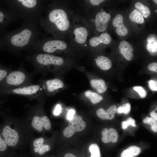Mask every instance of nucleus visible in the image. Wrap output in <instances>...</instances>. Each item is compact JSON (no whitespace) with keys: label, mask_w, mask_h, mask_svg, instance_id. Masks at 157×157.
I'll list each match as a JSON object with an SVG mask.
<instances>
[{"label":"nucleus","mask_w":157,"mask_h":157,"mask_svg":"<svg viewBox=\"0 0 157 157\" xmlns=\"http://www.w3.org/2000/svg\"><path fill=\"white\" fill-rule=\"evenodd\" d=\"M37 23L24 22L21 27L10 33L8 50L19 56L21 51L30 52L40 42Z\"/></svg>","instance_id":"1"},{"label":"nucleus","mask_w":157,"mask_h":157,"mask_svg":"<svg viewBox=\"0 0 157 157\" xmlns=\"http://www.w3.org/2000/svg\"><path fill=\"white\" fill-rule=\"evenodd\" d=\"M26 59L33 65L37 73L55 72L57 67L64 63L63 59L60 57L35 52H30Z\"/></svg>","instance_id":"2"},{"label":"nucleus","mask_w":157,"mask_h":157,"mask_svg":"<svg viewBox=\"0 0 157 157\" xmlns=\"http://www.w3.org/2000/svg\"><path fill=\"white\" fill-rule=\"evenodd\" d=\"M10 10L24 22L37 23L40 13V4L37 0H17L10 1Z\"/></svg>","instance_id":"3"},{"label":"nucleus","mask_w":157,"mask_h":157,"mask_svg":"<svg viewBox=\"0 0 157 157\" xmlns=\"http://www.w3.org/2000/svg\"><path fill=\"white\" fill-rule=\"evenodd\" d=\"M36 74L34 70L31 72H27L23 64H21L18 69L10 71L0 83V92L32 84L33 79Z\"/></svg>","instance_id":"4"},{"label":"nucleus","mask_w":157,"mask_h":157,"mask_svg":"<svg viewBox=\"0 0 157 157\" xmlns=\"http://www.w3.org/2000/svg\"><path fill=\"white\" fill-rule=\"evenodd\" d=\"M41 86L39 84H32L23 87L4 91L0 94L8 96L10 94H14L26 96L30 99L41 100L44 97V94Z\"/></svg>","instance_id":"5"},{"label":"nucleus","mask_w":157,"mask_h":157,"mask_svg":"<svg viewBox=\"0 0 157 157\" xmlns=\"http://www.w3.org/2000/svg\"><path fill=\"white\" fill-rule=\"evenodd\" d=\"M49 23L60 31L67 30L69 26V21L67 15L63 10L55 8L51 11L48 16Z\"/></svg>","instance_id":"6"},{"label":"nucleus","mask_w":157,"mask_h":157,"mask_svg":"<svg viewBox=\"0 0 157 157\" xmlns=\"http://www.w3.org/2000/svg\"><path fill=\"white\" fill-rule=\"evenodd\" d=\"M67 47V44L63 41L59 40H50L46 42L42 45H37L32 50L33 52H42L48 54L55 53L58 50L65 49Z\"/></svg>","instance_id":"7"},{"label":"nucleus","mask_w":157,"mask_h":157,"mask_svg":"<svg viewBox=\"0 0 157 157\" xmlns=\"http://www.w3.org/2000/svg\"><path fill=\"white\" fill-rule=\"evenodd\" d=\"M86 127V123L79 115L74 116L69 120L68 126L64 129L63 134L67 138L71 137L76 132L83 130Z\"/></svg>","instance_id":"8"},{"label":"nucleus","mask_w":157,"mask_h":157,"mask_svg":"<svg viewBox=\"0 0 157 157\" xmlns=\"http://www.w3.org/2000/svg\"><path fill=\"white\" fill-rule=\"evenodd\" d=\"M39 84L46 95L49 96L53 95L59 88H63L64 85L63 82L58 78L46 80H41Z\"/></svg>","instance_id":"9"},{"label":"nucleus","mask_w":157,"mask_h":157,"mask_svg":"<svg viewBox=\"0 0 157 157\" xmlns=\"http://www.w3.org/2000/svg\"><path fill=\"white\" fill-rule=\"evenodd\" d=\"M1 135L8 146H15L17 144L19 140L18 133L9 126L6 125L3 127Z\"/></svg>","instance_id":"10"},{"label":"nucleus","mask_w":157,"mask_h":157,"mask_svg":"<svg viewBox=\"0 0 157 157\" xmlns=\"http://www.w3.org/2000/svg\"><path fill=\"white\" fill-rule=\"evenodd\" d=\"M110 18V15L104 11H100L97 13L94 21L97 30L100 32L105 31Z\"/></svg>","instance_id":"11"},{"label":"nucleus","mask_w":157,"mask_h":157,"mask_svg":"<svg viewBox=\"0 0 157 157\" xmlns=\"http://www.w3.org/2000/svg\"><path fill=\"white\" fill-rule=\"evenodd\" d=\"M32 125L35 129L41 131L43 127L47 130H49L51 127V123L48 117L46 116L40 117L34 116L32 122Z\"/></svg>","instance_id":"12"},{"label":"nucleus","mask_w":157,"mask_h":157,"mask_svg":"<svg viewBox=\"0 0 157 157\" xmlns=\"http://www.w3.org/2000/svg\"><path fill=\"white\" fill-rule=\"evenodd\" d=\"M101 134L102 140L104 143H115L117 141L118 134L116 130L113 128H110L109 129L107 128L104 129L102 130Z\"/></svg>","instance_id":"13"},{"label":"nucleus","mask_w":157,"mask_h":157,"mask_svg":"<svg viewBox=\"0 0 157 157\" xmlns=\"http://www.w3.org/2000/svg\"><path fill=\"white\" fill-rule=\"evenodd\" d=\"M116 112V106L113 105L106 110L103 108L98 109L96 111V114L97 116L102 120H111L114 118L115 114Z\"/></svg>","instance_id":"14"},{"label":"nucleus","mask_w":157,"mask_h":157,"mask_svg":"<svg viewBox=\"0 0 157 157\" xmlns=\"http://www.w3.org/2000/svg\"><path fill=\"white\" fill-rule=\"evenodd\" d=\"M123 19L122 16L120 14L117 15L113 21V25L116 27L117 33L121 36L126 35L128 32L127 28L123 24Z\"/></svg>","instance_id":"15"},{"label":"nucleus","mask_w":157,"mask_h":157,"mask_svg":"<svg viewBox=\"0 0 157 157\" xmlns=\"http://www.w3.org/2000/svg\"><path fill=\"white\" fill-rule=\"evenodd\" d=\"M119 49L121 53L127 60L130 61L133 57V49L132 46L128 42L124 40L120 42Z\"/></svg>","instance_id":"16"},{"label":"nucleus","mask_w":157,"mask_h":157,"mask_svg":"<svg viewBox=\"0 0 157 157\" xmlns=\"http://www.w3.org/2000/svg\"><path fill=\"white\" fill-rule=\"evenodd\" d=\"M111 41V38L109 34L105 33H101L99 36L91 38L90 40V45L93 47L98 45L101 43L107 44Z\"/></svg>","instance_id":"17"},{"label":"nucleus","mask_w":157,"mask_h":157,"mask_svg":"<svg viewBox=\"0 0 157 157\" xmlns=\"http://www.w3.org/2000/svg\"><path fill=\"white\" fill-rule=\"evenodd\" d=\"M148 43L147 49L151 56H155L157 55V36L154 34H151L147 37Z\"/></svg>","instance_id":"18"},{"label":"nucleus","mask_w":157,"mask_h":157,"mask_svg":"<svg viewBox=\"0 0 157 157\" xmlns=\"http://www.w3.org/2000/svg\"><path fill=\"white\" fill-rule=\"evenodd\" d=\"M44 139L42 138L36 139L34 141L33 146L34 147V150L35 152H38L39 154L42 155L50 150V146L48 144H44Z\"/></svg>","instance_id":"19"},{"label":"nucleus","mask_w":157,"mask_h":157,"mask_svg":"<svg viewBox=\"0 0 157 157\" xmlns=\"http://www.w3.org/2000/svg\"><path fill=\"white\" fill-rule=\"evenodd\" d=\"M76 41L79 44H83L86 41L88 35V31L85 27H80L74 31Z\"/></svg>","instance_id":"20"},{"label":"nucleus","mask_w":157,"mask_h":157,"mask_svg":"<svg viewBox=\"0 0 157 157\" xmlns=\"http://www.w3.org/2000/svg\"><path fill=\"white\" fill-rule=\"evenodd\" d=\"M92 87L95 89L99 93L105 92L107 89L105 81L102 79H93L90 81Z\"/></svg>","instance_id":"21"},{"label":"nucleus","mask_w":157,"mask_h":157,"mask_svg":"<svg viewBox=\"0 0 157 157\" xmlns=\"http://www.w3.org/2000/svg\"><path fill=\"white\" fill-rule=\"evenodd\" d=\"M97 65L101 69L105 70H108L111 67L112 63L108 57L100 56L95 59Z\"/></svg>","instance_id":"22"},{"label":"nucleus","mask_w":157,"mask_h":157,"mask_svg":"<svg viewBox=\"0 0 157 157\" xmlns=\"http://www.w3.org/2000/svg\"><path fill=\"white\" fill-rule=\"evenodd\" d=\"M141 151L140 148L138 146H130L122 151L120 157H135L139 154Z\"/></svg>","instance_id":"23"},{"label":"nucleus","mask_w":157,"mask_h":157,"mask_svg":"<svg viewBox=\"0 0 157 157\" xmlns=\"http://www.w3.org/2000/svg\"><path fill=\"white\" fill-rule=\"evenodd\" d=\"M85 95L94 104L99 103L103 99L101 96L97 93L92 92L90 90L85 91Z\"/></svg>","instance_id":"24"},{"label":"nucleus","mask_w":157,"mask_h":157,"mask_svg":"<svg viewBox=\"0 0 157 157\" xmlns=\"http://www.w3.org/2000/svg\"><path fill=\"white\" fill-rule=\"evenodd\" d=\"M129 17L131 20L137 23L142 24L144 22L142 14L136 9L134 10L130 13Z\"/></svg>","instance_id":"25"},{"label":"nucleus","mask_w":157,"mask_h":157,"mask_svg":"<svg viewBox=\"0 0 157 157\" xmlns=\"http://www.w3.org/2000/svg\"><path fill=\"white\" fill-rule=\"evenodd\" d=\"M135 6L139 11L143 17L145 18L148 17L150 15V10L149 8L141 3H136L135 5Z\"/></svg>","instance_id":"26"},{"label":"nucleus","mask_w":157,"mask_h":157,"mask_svg":"<svg viewBox=\"0 0 157 157\" xmlns=\"http://www.w3.org/2000/svg\"><path fill=\"white\" fill-rule=\"evenodd\" d=\"M89 152L91 154L90 157H101L99 148L96 144H92L89 148Z\"/></svg>","instance_id":"27"},{"label":"nucleus","mask_w":157,"mask_h":157,"mask_svg":"<svg viewBox=\"0 0 157 157\" xmlns=\"http://www.w3.org/2000/svg\"><path fill=\"white\" fill-rule=\"evenodd\" d=\"M12 69L10 67L4 66L0 65V84Z\"/></svg>","instance_id":"28"},{"label":"nucleus","mask_w":157,"mask_h":157,"mask_svg":"<svg viewBox=\"0 0 157 157\" xmlns=\"http://www.w3.org/2000/svg\"><path fill=\"white\" fill-rule=\"evenodd\" d=\"M143 122L145 124H148L151 125L152 130L154 132H157V121L152 117H147L143 120Z\"/></svg>","instance_id":"29"},{"label":"nucleus","mask_w":157,"mask_h":157,"mask_svg":"<svg viewBox=\"0 0 157 157\" xmlns=\"http://www.w3.org/2000/svg\"><path fill=\"white\" fill-rule=\"evenodd\" d=\"M131 111V105L129 103H127L120 106L117 108V112L119 114L124 113L125 114H128Z\"/></svg>","instance_id":"30"},{"label":"nucleus","mask_w":157,"mask_h":157,"mask_svg":"<svg viewBox=\"0 0 157 157\" xmlns=\"http://www.w3.org/2000/svg\"><path fill=\"white\" fill-rule=\"evenodd\" d=\"M129 125L133 127L136 126L135 120L130 117H129L126 120L122 121L121 123L122 127L124 129H126Z\"/></svg>","instance_id":"31"},{"label":"nucleus","mask_w":157,"mask_h":157,"mask_svg":"<svg viewBox=\"0 0 157 157\" xmlns=\"http://www.w3.org/2000/svg\"><path fill=\"white\" fill-rule=\"evenodd\" d=\"M133 90L137 92L142 98H144L147 95V92L141 86H135L133 87Z\"/></svg>","instance_id":"32"},{"label":"nucleus","mask_w":157,"mask_h":157,"mask_svg":"<svg viewBox=\"0 0 157 157\" xmlns=\"http://www.w3.org/2000/svg\"><path fill=\"white\" fill-rule=\"evenodd\" d=\"M149 86L150 89L153 91H157V82L156 80H151L148 81Z\"/></svg>","instance_id":"33"},{"label":"nucleus","mask_w":157,"mask_h":157,"mask_svg":"<svg viewBox=\"0 0 157 157\" xmlns=\"http://www.w3.org/2000/svg\"><path fill=\"white\" fill-rule=\"evenodd\" d=\"M7 148V144L2 138L0 133V151H5Z\"/></svg>","instance_id":"34"},{"label":"nucleus","mask_w":157,"mask_h":157,"mask_svg":"<svg viewBox=\"0 0 157 157\" xmlns=\"http://www.w3.org/2000/svg\"><path fill=\"white\" fill-rule=\"evenodd\" d=\"M148 69L150 71L157 72V63L153 62L149 64L148 66Z\"/></svg>","instance_id":"35"},{"label":"nucleus","mask_w":157,"mask_h":157,"mask_svg":"<svg viewBox=\"0 0 157 157\" xmlns=\"http://www.w3.org/2000/svg\"><path fill=\"white\" fill-rule=\"evenodd\" d=\"M62 108L60 104H58L56 106L53 111V114L55 115H58L61 112Z\"/></svg>","instance_id":"36"},{"label":"nucleus","mask_w":157,"mask_h":157,"mask_svg":"<svg viewBox=\"0 0 157 157\" xmlns=\"http://www.w3.org/2000/svg\"><path fill=\"white\" fill-rule=\"evenodd\" d=\"M75 111L73 109H71L69 111L67 115V119L69 120L72 119L74 117Z\"/></svg>","instance_id":"37"},{"label":"nucleus","mask_w":157,"mask_h":157,"mask_svg":"<svg viewBox=\"0 0 157 157\" xmlns=\"http://www.w3.org/2000/svg\"><path fill=\"white\" fill-rule=\"evenodd\" d=\"M104 0H90V2L91 4L94 6H98L101 3L105 1Z\"/></svg>","instance_id":"38"},{"label":"nucleus","mask_w":157,"mask_h":157,"mask_svg":"<svg viewBox=\"0 0 157 157\" xmlns=\"http://www.w3.org/2000/svg\"><path fill=\"white\" fill-rule=\"evenodd\" d=\"M156 110H157V108L155 109L154 110L152 111L150 114V115L151 116V117L153 118V119L157 120V113L155 111Z\"/></svg>","instance_id":"39"},{"label":"nucleus","mask_w":157,"mask_h":157,"mask_svg":"<svg viewBox=\"0 0 157 157\" xmlns=\"http://www.w3.org/2000/svg\"><path fill=\"white\" fill-rule=\"evenodd\" d=\"M6 17L3 13L0 11V23L3 22Z\"/></svg>","instance_id":"40"},{"label":"nucleus","mask_w":157,"mask_h":157,"mask_svg":"<svg viewBox=\"0 0 157 157\" xmlns=\"http://www.w3.org/2000/svg\"><path fill=\"white\" fill-rule=\"evenodd\" d=\"M64 157H78L74 154L71 153L66 154L64 156Z\"/></svg>","instance_id":"41"},{"label":"nucleus","mask_w":157,"mask_h":157,"mask_svg":"<svg viewBox=\"0 0 157 157\" xmlns=\"http://www.w3.org/2000/svg\"><path fill=\"white\" fill-rule=\"evenodd\" d=\"M4 108L1 106H0V115L3 113L4 112Z\"/></svg>","instance_id":"42"},{"label":"nucleus","mask_w":157,"mask_h":157,"mask_svg":"<svg viewBox=\"0 0 157 157\" xmlns=\"http://www.w3.org/2000/svg\"><path fill=\"white\" fill-rule=\"evenodd\" d=\"M153 1L157 4V1L156 0H154Z\"/></svg>","instance_id":"43"},{"label":"nucleus","mask_w":157,"mask_h":157,"mask_svg":"<svg viewBox=\"0 0 157 157\" xmlns=\"http://www.w3.org/2000/svg\"><path fill=\"white\" fill-rule=\"evenodd\" d=\"M155 12H156V13L157 12L156 10H155Z\"/></svg>","instance_id":"44"}]
</instances>
